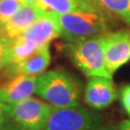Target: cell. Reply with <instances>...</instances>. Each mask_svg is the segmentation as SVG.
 <instances>
[{"label":"cell","instance_id":"cell-15","mask_svg":"<svg viewBox=\"0 0 130 130\" xmlns=\"http://www.w3.org/2000/svg\"><path fill=\"white\" fill-rule=\"evenodd\" d=\"M22 4L20 0H0V26L4 25Z\"/></svg>","mask_w":130,"mask_h":130},{"label":"cell","instance_id":"cell-1","mask_svg":"<svg viewBox=\"0 0 130 130\" xmlns=\"http://www.w3.org/2000/svg\"><path fill=\"white\" fill-rule=\"evenodd\" d=\"M35 93L54 108L77 107L81 106L83 85L70 71L52 70L38 76Z\"/></svg>","mask_w":130,"mask_h":130},{"label":"cell","instance_id":"cell-6","mask_svg":"<svg viewBox=\"0 0 130 130\" xmlns=\"http://www.w3.org/2000/svg\"><path fill=\"white\" fill-rule=\"evenodd\" d=\"M106 68L113 74L130 61V28L109 31L102 36Z\"/></svg>","mask_w":130,"mask_h":130},{"label":"cell","instance_id":"cell-8","mask_svg":"<svg viewBox=\"0 0 130 130\" xmlns=\"http://www.w3.org/2000/svg\"><path fill=\"white\" fill-rule=\"evenodd\" d=\"M51 62L48 46L39 47L32 55L17 64L6 66L0 70V84L19 74L39 76L43 73Z\"/></svg>","mask_w":130,"mask_h":130},{"label":"cell","instance_id":"cell-3","mask_svg":"<svg viewBox=\"0 0 130 130\" xmlns=\"http://www.w3.org/2000/svg\"><path fill=\"white\" fill-rule=\"evenodd\" d=\"M62 48L67 57L84 75L113 77L106 68L102 36L67 42Z\"/></svg>","mask_w":130,"mask_h":130},{"label":"cell","instance_id":"cell-22","mask_svg":"<svg viewBox=\"0 0 130 130\" xmlns=\"http://www.w3.org/2000/svg\"><path fill=\"white\" fill-rule=\"evenodd\" d=\"M23 4H37L38 0H20Z\"/></svg>","mask_w":130,"mask_h":130},{"label":"cell","instance_id":"cell-7","mask_svg":"<svg viewBox=\"0 0 130 130\" xmlns=\"http://www.w3.org/2000/svg\"><path fill=\"white\" fill-rule=\"evenodd\" d=\"M117 98L118 92L112 78L103 76L90 77L83 92L84 102L95 111L106 109Z\"/></svg>","mask_w":130,"mask_h":130},{"label":"cell","instance_id":"cell-2","mask_svg":"<svg viewBox=\"0 0 130 130\" xmlns=\"http://www.w3.org/2000/svg\"><path fill=\"white\" fill-rule=\"evenodd\" d=\"M114 17L106 9L58 14L62 28L61 38L67 42H73L101 37L115 26Z\"/></svg>","mask_w":130,"mask_h":130},{"label":"cell","instance_id":"cell-17","mask_svg":"<svg viewBox=\"0 0 130 130\" xmlns=\"http://www.w3.org/2000/svg\"><path fill=\"white\" fill-rule=\"evenodd\" d=\"M11 110H12V105L0 102V126L12 121Z\"/></svg>","mask_w":130,"mask_h":130},{"label":"cell","instance_id":"cell-9","mask_svg":"<svg viewBox=\"0 0 130 130\" xmlns=\"http://www.w3.org/2000/svg\"><path fill=\"white\" fill-rule=\"evenodd\" d=\"M62 28L58 14L52 12H45L22 34L30 39L38 47L49 46V43L61 37Z\"/></svg>","mask_w":130,"mask_h":130},{"label":"cell","instance_id":"cell-20","mask_svg":"<svg viewBox=\"0 0 130 130\" xmlns=\"http://www.w3.org/2000/svg\"><path fill=\"white\" fill-rule=\"evenodd\" d=\"M119 130H130V120H124L119 124Z\"/></svg>","mask_w":130,"mask_h":130},{"label":"cell","instance_id":"cell-24","mask_svg":"<svg viewBox=\"0 0 130 130\" xmlns=\"http://www.w3.org/2000/svg\"><path fill=\"white\" fill-rule=\"evenodd\" d=\"M129 116H130V115H129Z\"/></svg>","mask_w":130,"mask_h":130},{"label":"cell","instance_id":"cell-14","mask_svg":"<svg viewBox=\"0 0 130 130\" xmlns=\"http://www.w3.org/2000/svg\"><path fill=\"white\" fill-rule=\"evenodd\" d=\"M116 18L122 20L130 28V0H98Z\"/></svg>","mask_w":130,"mask_h":130},{"label":"cell","instance_id":"cell-13","mask_svg":"<svg viewBox=\"0 0 130 130\" xmlns=\"http://www.w3.org/2000/svg\"><path fill=\"white\" fill-rule=\"evenodd\" d=\"M39 47L30 39L20 35L8 43V65L17 64L32 55Z\"/></svg>","mask_w":130,"mask_h":130},{"label":"cell","instance_id":"cell-19","mask_svg":"<svg viewBox=\"0 0 130 130\" xmlns=\"http://www.w3.org/2000/svg\"><path fill=\"white\" fill-rule=\"evenodd\" d=\"M0 130H23L13 121H10L0 126Z\"/></svg>","mask_w":130,"mask_h":130},{"label":"cell","instance_id":"cell-21","mask_svg":"<svg viewBox=\"0 0 130 130\" xmlns=\"http://www.w3.org/2000/svg\"><path fill=\"white\" fill-rule=\"evenodd\" d=\"M98 130H119V127L113 125V124H108V125H103Z\"/></svg>","mask_w":130,"mask_h":130},{"label":"cell","instance_id":"cell-23","mask_svg":"<svg viewBox=\"0 0 130 130\" xmlns=\"http://www.w3.org/2000/svg\"><path fill=\"white\" fill-rule=\"evenodd\" d=\"M0 31H1V26H0Z\"/></svg>","mask_w":130,"mask_h":130},{"label":"cell","instance_id":"cell-12","mask_svg":"<svg viewBox=\"0 0 130 130\" xmlns=\"http://www.w3.org/2000/svg\"><path fill=\"white\" fill-rule=\"evenodd\" d=\"M37 5L45 12H52L57 14L104 9L98 0H38Z\"/></svg>","mask_w":130,"mask_h":130},{"label":"cell","instance_id":"cell-16","mask_svg":"<svg viewBox=\"0 0 130 130\" xmlns=\"http://www.w3.org/2000/svg\"><path fill=\"white\" fill-rule=\"evenodd\" d=\"M10 40L0 37V70L8 66V43Z\"/></svg>","mask_w":130,"mask_h":130},{"label":"cell","instance_id":"cell-4","mask_svg":"<svg viewBox=\"0 0 130 130\" xmlns=\"http://www.w3.org/2000/svg\"><path fill=\"white\" fill-rule=\"evenodd\" d=\"M106 119L82 106L53 108L43 130H98Z\"/></svg>","mask_w":130,"mask_h":130},{"label":"cell","instance_id":"cell-11","mask_svg":"<svg viewBox=\"0 0 130 130\" xmlns=\"http://www.w3.org/2000/svg\"><path fill=\"white\" fill-rule=\"evenodd\" d=\"M38 76L19 74L0 84V102L13 105L35 93Z\"/></svg>","mask_w":130,"mask_h":130},{"label":"cell","instance_id":"cell-18","mask_svg":"<svg viewBox=\"0 0 130 130\" xmlns=\"http://www.w3.org/2000/svg\"><path fill=\"white\" fill-rule=\"evenodd\" d=\"M121 101L126 113L130 115V85H126L121 89Z\"/></svg>","mask_w":130,"mask_h":130},{"label":"cell","instance_id":"cell-5","mask_svg":"<svg viewBox=\"0 0 130 130\" xmlns=\"http://www.w3.org/2000/svg\"><path fill=\"white\" fill-rule=\"evenodd\" d=\"M53 108L47 102L29 96L12 105V121L23 130H43Z\"/></svg>","mask_w":130,"mask_h":130},{"label":"cell","instance_id":"cell-10","mask_svg":"<svg viewBox=\"0 0 130 130\" xmlns=\"http://www.w3.org/2000/svg\"><path fill=\"white\" fill-rule=\"evenodd\" d=\"M44 13L45 11L37 4H22L19 11L1 26L0 37L6 40H14L22 35Z\"/></svg>","mask_w":130,"mask_h":130}]
</instances>
